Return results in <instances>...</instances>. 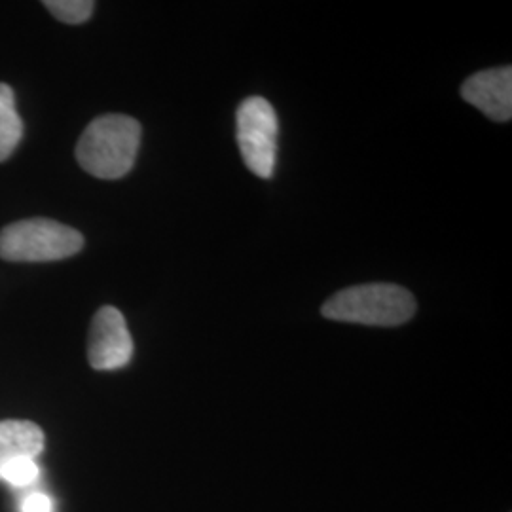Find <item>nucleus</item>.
I'll return each instance as SVG.
<instances>
[{"instance_id": "nucleus-1", "label": "nucleus", "mask_w": 512, "mask_h": 512, "mask_svg": "<svg viewBox=\"0 0 512 512\" xmlns=\"http://www.w3.org/2000/svg\"><path fill=\"white\" fill-rule=\"evenodd\" d=\"M141 145V124L126 114L95 118L76 145V160L97 179L114 181L133 169Z\"/></svg>"}, {"instance_id": "nucleus-9", "label": "nucleus", "mask_w": 512, "mask_h": 512, "mask_svg": "<svg viewBox=\"0 0 512 512\" xmlns=\"http://www.w3.org/2000/svg\"><path fill=\"white\" fill-rule=\"evenodd\" d=\"M38 475H40V467L35 458L12 459L0 469V480H4L14 488L31 486L33 482H37Z\"/></svg>"}, {"instance_id": "nucleus-10", "label": "nucleus", "mask_w": 512, "mask_h": 512, "mask_svg": "<svg viewBox=\"0 0 512 512\" xmlns=\"http://www.w3.org/2000/svg\"><path fill=\"white\" fill-rule=\"evenodd\" d=\"M44 6L54 14L59 21L69 25H78L92 18L95 4L90 0H48Z\"/></svg>"}, {"instance_id": "nucleus-3", "label": "nucleus", "mask_w": 512, "mask_h": 512, "mask_svg": "<svg viewBox=\"0 0 512 512\" xmlns=\"http://www.w3.org/2000/svg\"><path fill=\"white\" fill-rule=\"evenodd\" d=\"M84 247L78 230L50 219L19 220L0 232V258L10 262L63 260Z\"/></svg>"}, {"instance_id": "nucleus-4", "label": "nucleus", "mask_w": 512, "mask_h": 512, "mask_svg": "<svg viewBox=\"0 0 512 512\" xmlns=\"http://www.w3.org/2000/svg\"><path fill=\"white\" fill-rule=\"evenodd\" d=\"M236 137L243 164L256 177L270 179L277 160L279 120L270 101L264 97H247L236 114Z\"/></svg>"}, {"instance_id": "nucleus-8", "label": "nucleus", "mask_w": 512, "mask_h": 512, "mask_svg": "<svg viewBox=\"0 0 512 512\" xmlns=\"http://www.w3.org/2000/svg\"><path fill=\"white\" fill-rule=\"evenodd\" d=\"M21 135L23 122L16 110V95L8 84H0V162L12 156Z\"/></svg>"}, {"instance_id": "nucleus-2", "label": "nucleus", "mask_w": 512, "mask_h": 512, "mask_svg": "<svg viewBox=\"0 0 512 512\" xmlns=\"http://www.w3.org/2000/svg\"><path fill=\"white\" fill-rule=\"evenodd\" d=\"M321 311L332 321L368 327H399L416 315V300L410 291L399 285L368 283L330 296Z\"/></svg>"}, {"instance_id": "nucleus-5", "label": "nucleus", "mask_w": 512, "mask_h": 512, "mask_svg": "<svg viewBox=\"0 0 512 512\" xmlns=\"http://www.w3.org/2000/svg\"><path fill=\"white\" fill-rule=\"evenodd\" d=\"M133 357V340L122 311L103 306L95 313L88 336V361L95 370H118Z\"/></svg>"}, {"instance_id": "nucleus-6", "label": "nucleus", "mask_w": 512, "mask_h": 512, "mask_svg": "<svg viewBox=\"0 0 512 512\" xmlns=\"http://www.w3.org/2000/svg\"><path fill=\"white\" fill-rule=\"evenodd\" d=\"M463 99L482 110L494 122H509L512 116V69L499 67L473 74L461 86Z\"/></svg>"}, {"instance_id": "nucleus-7", "label": "nucleus", "mask_w": 512, "mask_h": 512, "mask_svg": "<svg viewBox=\"0 0 512 512\" xmlns=\"http://www.w3.org/2000/svg\"><path fill=\"white\" fill-rule=\"evenodd\" d=\"M44 450V433L37 423L0 421V469L12 459L35 458Z\"/></svg>"}, {"instance_id": "nucleus-11", "label": "nucleus", "mask_w": 512, "mask_h": 512, "mask_svg": "<svg viewBox=\"0 0 512 512\" xmlns=\"http://www.w3.org/2000/svg\"><path fill=\"white\" fill-rule=\"evenodd\" d=\"M19 511L21 512H54V501L50 495L42 494V492H33V494L25 495L19 503Z\"/></svg>"}]
</instances>
